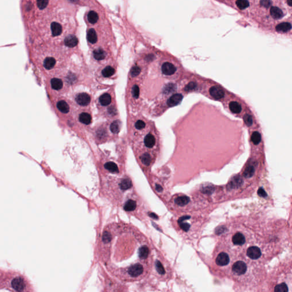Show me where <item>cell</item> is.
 I'll return each instance as SVG.
<instances>
[{"label": "cell", "mask_w": 292, "mask_h": 292, "mask_svg": "<svg viewBox=\"0 0 292 292\" xmlns=\"http://www.w3.org/2000/svg\"><path fill=\"white\" fill-rule=\"evenodd\" d=\"M145 272L144 266L140 263L131 265L126 268L125 273L130 278H138L143 275Z\"/></svg>", "instance_id": "6da1fadb"}, {"label": "cell", "mask_w": 292, "mask_h": 292, "mask_svg": "<svg viewBox=\"0 0 292 292\" xmlns=\"http://www.w3.org/2000/svg\"><path fill=\"white\" fill-rule=\"evenodd\" d=\"M246 265L243 261H237L232 266V272L238 276L244 274L246 272Z\"/></svg>", "instance_id": "7a4b0ae2"}, {"label": "cell", "mask_w": 292, "mask_h": 292, "mask_svg": "<svg viewBox=\"0 0 292 292\" xmlns=\"http://www.w3.org/2000/svg\"><path fill=\"white\" fill-rule=\"evenodd\" d=\"M12 286L16 291L22 292L26 288V284L21 277H16L12 280Z\"/></svg>", "instance_id": "3957f363"}, {"label": "cell", "mask_w": 292, "mask_h": 292, "mask_svg": "<svg viewBox=\"0 0 292 292\" xmlns=\"http://www.w3.org/2000/svg\"><path fill=\"white\" fill-rule=\"evenodd\" d=\"M246 254L252 260H257L261 256V250L256 246H250L247 249Z\"/></svg>", "instance_id": "277c9868"}, {"label": "cell", "mask_w": 292, "mask_h": 292, "mask_svg": "<svg viewBox=\"0 0 292 292\" xmlns=\"http://www.w3.org/2000/svg\"><path fill=\"white\" fill-rule=\"evenodd\" d=\"M176 67L170 62L164 63L162 66V71L165 75H172L175 73Z\"/></svg>", "instance_id": "5b68a950"}, {"label": "cell", "mask_w": 292, "mask_h": 292, "mask_svg": "<svg viewBox=\"0 0 292 292\" xmlns=\"http://www.w3.org/2000/svg\"><path fill=\"white\" fill-rule=\"evenodd\" d=\"M210 94L212 97L216 100L220 99L224 97V91L221 88L217 86H212L210 89Z\"/></svg>", "instance_id": "8992f818"}, {"label": "cell", "mask_w": 292, "mask_h": 292, "mask_svg": "<svg viewBox=\"0 0 292 292\" xmlns=\"http://www.w3.org/2000/svg\"><path fill=\"white\" fill-rule=\"evenodd\" d=\"M91 98L86 93H81L78 94L76 97V101L79 105L85 106L90 103Z\"/></svg>", "instance_id": "52a82bcc"}, {"label": "cell", "mask_w": 292, "mask_h": 292, "mask_svg": "<svg viewBox=\"0 0 292 292\" xmlns=\"http://www.w3.org/2000/svg\"><path fill=\"white\" fill-rule=\"evenodd\" d=\"M216 262L219 266H226L230 263V257L227 253L222 252L216 258Z\"/></svg>", "instance_id": "ba28073f"}, {"label": "cell", "mask_w": 292, "mask_h": 292, "mask_svg": "<svg viewBox=\"0 0 292 292\" xmlns=\"http://www.w3.org/2000/svg\"><path fill=\"white\" fill-rule=\"evenodd\" d=\"M183 95L181 94H175L172 95L167 101V105L170 107H173L179 105L183 100Z\"/></svg>", "instance_id": "9c48e42d"}, {"label": "cell", "mask_w": 292, "mask_h": 292, "mask_svg": "<svg viewBox=\"0 0 292 292\" xmlns=\"http://www.w3.org/2000/svg\"><path fill=\"white\" fill-rule=\"evenodd\" d=\"M232 242L234 245L242 246L246 242V238L243 234L238 232L233 236Z\"/></svg>", "instance_id": "30bf717a"}, {"label": "cell", "mask_w": 292, "mask_h": 292, "mask_svg": "<svg viewBox=\"0 0 292 292\" xmlns=\"http://www.w3.org/2000/svg\"><path fill=\"white\" fill-rule=\"evenodd\" d=\"M137 206L136 202L135 200L130 199L127 200L124 204L123 208L126 212H133L135 210Z\"/></svg>", "instance_id": "8fae6325"}, {"label": "cell", "mask_w": 292, "mask_h": 292, "mask_svg": "<svg viewBox=\"0 0 292 292\" xmlns=\"http://www.w3.org/2000/svg\"><path fill=\"white\" fill-rule=\"evenodd\" d=\"M51 31L52 35L54 37L58 36L61 35L62 32V27L59 23L54 22L51 25Z\"/></svg>", "instance_id": "7c38bea8"}, {"label": "cell", "mask_w": 292, "mask_h": 292, "mask_svg": "<svg viewBox=\"0 0 292 292\" xmlns=\"http://www.w3.org/2000/svg\"><path fill=\"white\" fill-rule=\"evenodd\" d=\"M78 41L77 38L74 35H69L65 39V45L69 47H73L77 45Z\"/></svg>", "instance_id": "4fadbf2b"}, {"label": "cell", "mask_w": 292, "mask_h": 292, "mask_svg": "<svg viewBox=\"0 0 292 292\" xmlns=\"http://www.w3.org/2000/svg\"><path fill=\"white\" fill-rule=\"evenodd\" d=\"M119 187L123 191H126L133 187V183L131 180L129 178H124L121 180L119 183Z\"/></svg>", "instance_id": "5bb4252c"}, {"label": "cell", "mask_w": 292, "mask_h": 292, "mask_svg": "<svg viewBox=\"0 0 292 292\" xmlns=\"http://www.w3.org/2000/svg\"><path fill=\"white\" fill-rule=\"evenodd\" d=\"M190 201V199L189 197L186 196H178L176 198L174 202L176 205L179 206H184L186 205H187Z\"/></svg>", "instance_id": "9a60e30c"}, {"label": "cell", "mask_w": 292, "mask_h": 292, "mask_svg": "<svg viewBox=\"0 0 292 292\" xmlns=\"http://www.w3.org/2000/svg\"><path fill=\"white\" fill-rule=\"evenodd\" d=\"M270 13V15L274 19H280L283 17V12L280 8L276 6L272 7Z\"/></svg>", "instance_id": "2e32d148"}, {"label": "cell", "mask_w": 292, "mask_h": 292, "mask_svg": "<svg viewBox=\"0 0 292 292\" xmlns=\"http://www.w3.org/2000/svg\"><path fill=\"white\" fill-rule=\"evenodd\" d=\"M150 254V249L147 246H141L139 250V257L141 260H146L148 258Z\"/></svg>", "instance_id": "e0dca14e"}, {"label": "cell", "mask_w": 292, "mask_h": 292, "mask_svg": "<svg viewBox=\"0 0 292 292\" xmlns=\"http://www.w3.org/2000/svg\"><path fill=\"white\" fill-rule=\"evenodd\" d=\"M87 38L90 43L94 44L97 41V35L96 31L94 29H90L89 30L87 34Z\"/></svg>", "instance_id": "ac0fdd59"}, {"label": "cell", "mask_w": 292, "mask_h": 292, "mask_svg": "<svg viewBox=\"0 0 292 292\" xmlns=\"http://www.w3.org/2000/svg\"><path fill=\"white\" fill-rule=\"evenodd\" d=\"M57 107L58 109L62 113L66 114L70 110L69 106L67 104L66 102L65 101H60L57 104Z\"/></svg>", "instance_id": "d6986e66"}, {"label": "cell", "mask_w": 292, "mask_h": 292, "mask_svg": "<svg viewBox=\"0 0 292 292\" xmlns=\"http://www.w3.org/2000/svg\"><path fill=\"white\" fill-rule=\"evenodd\" d=\"M156 140L152 134H148L144 138V144L148 148H152L155 144Z\"/></svg>", "instance_id": "ffe728a7"}, {"label": "cell", "mask_w": 292, "mask_h": 292, "mask_svg": "<svg viewBox=\"0 0 292 292\" xmlns=\"http://www.w3.org/2000/svg\"><path fill=\"white\" fill-rule=\"evenodd\" d=\"M229 107L230 110L234 114H238L242 111V106L238 102H231L229 105Z\"/></svg>", "instance_id": "44dd1931"}, {"label": "cell", "mask_w": 292, "mask_h": 292, "mask_svg": "<svg viewBox=\"0 0 292 292\" xmlns=\"http://www.w3.org/2000/svg\"><path fill=\"white\" fill-rule=\"evenodd\" d=\"M276 29L277 31L285 33L289 31L292 29V25L289 22H283L278 24Z\"/></svg>", "instance_id": "7402d4cb"}, {"label": "cell", "mask_w": 292, "mask_h": 292, "mask_svg": "<svg viewBox=\"0 0 292 292\" xmlns=\"http://www.w3.org/2000/svg\"><path fill=\"white\" fill-rule=\"evenodd\" d=\"M56 63V61L54 58L48 57L45 59L43 62V66L47 70H50L53 69Z\"/></svg>", "instance_id": "603a6c76"}, {"label": "cell", "mask_w": 292, "mask_h": 292, "mask_svg": "<svg viewBox=\"0 0 292 292\" xmlns=\"http://www.w3.org/2000/svg\"><path fill=\"white\" fill-rule=\"evenodd\" d=\"M93 55L95 59L98 61H101L105 58L106 53L103 49L99 48L94 51Z\"/></svg>", "instance_id": "cb8c5ba5"}, {"label": "cell", "mask_w": 292, "mask_h": 292, "mask_svg": "<svg viewBox=\"0 0 292 292\" xmlns=\"http://www.w3.org/2000/svg\"><path fill=\"white\" fill-rule=\"evenodd\" d=\"M51 86L54 90H61L63 87L62 81L58 78H53L51 80Z\"/></svg>", "instance_id": "d4e9b609"}, {"label": "cell", "mask_w": 292, "mask_h": 292, "mask_svg": "<svg viewBox=\"0 0 292 292\" xmlns=\"http://www.w3.org/2000/svg\"><path fill=\"white\" fill-rule=\"evenodd\" d=\"M99 102L102 106L109 105L111 102V97L109 94H104L99 98Z\"/></svg>", "instance_id": "484cf974"}, {"label": "cell", "mask_w": 292, "mask_h": 292, "mask_svg": "<svg viewBox=\"0 0 292 292\" xmlns=\"http://www.w3.org/2000/svg\"><path fill=\"white\" fill-rule=\"evenodd\" d=\"M105 168L107 170H108L111 173L116 174L119 172V168L118 167L117 164L112 162H109L106 163L105 164Z\"/></svg>", "instance_id": "4316f807"}, {"label": "cell", "mask_w": 292, "mask_h": 292, "mask_svg": "<svg viewBox=\"0 0 292 292\" xmlns=\"http://www.w3.org/2000/svg\"><path fill=\"white\" fill-rule=\"evenodd\" d=\"M79 121L85 125H89L91 121V117L89 114L83 113L81 114L79 118Z\"/></svg>", "instance_id": "83f0119b"}, {"label": "cell", "mask_w": 292, "mask_h": 292, "mask_svg": "<svg viewBox=\"0 0 292 292\" xmlns=\"http://www.w3.org/2000/svg\"><path fill=\"white\" fill-rule=\"evenodd\" d=\"M87 19L89 22L91 24H94L97 23L98 20L99 19V17L97 13L95 11H90L87 14Z\"/></svg>", "instance_id": "f1b7e54d"}, {"label": "cell", "mask_w": 292, "mask_h": 292, "mask_svg": "<svg viewBox=\"0 0 292 292\" xmlns=\"http://www.w3.org/2000/svg\"><path fill=\"white\" fill-rule=\"evenodd\" d=\"M255 172V168L252 165H249L246 168L244 172V176L246 178H250L253 176Z\"/></svg>", "instance_id": "f546056e"}, {"label": "cell", "mask_w": 292, "mask_h": 292, "mask_svg": "<svg viewBox=\"0 0 292 292\" xmlns=\"http://www.w3.org/2000/svg\"><path fill=\"white\" fill-rule=\"evenodd\" d=\"M115 73V69L111 66L105 67L102 72V74L105 77H110Z\"/></svg>", "instance_id": "4dcf8cb0"}, {"label": "cell", "mask_w": 292, "mask_h": 292, "mask_svg": "<svg viewBox=\"0 0 292 292\" xmlns=\"http://www.w3.org/2000/svg\"><path fill=\"white\" fill-rule=\"evenodd\" d=\"M141 160H142V163L145 165L146 166H148L150 165V164L151 163L152 159H151V157L150 155V154H148V153H146V154H144L143 155H142V156L141 157Z\"/></svg>", "instance_id": "1f68e13d"}, {"label": "cell", "mask_w": 292, "mask_h": 292, "mask_svg": "<svg viewBox=\"0 0 292 292\" xmlns=\"http://www.w3.org/2000/svg\"><path fill=\"white\" fill-rule=\"evenodd\" d=\"M251 140L255 145L259 144L261 140V136L260 134L258 132H257V131L254 132L252 134V136H251Z\"/></svg>", "instance_id": "d6a6232c"}, {"label": "cell", "mask_w": 292, "mask_h": 292, "mask_svg": "<svg viewBox=\"0 0 292 292\" xmlns=\"http://www.w3.org/2000/svg\"><path fill=\"white\" fill-rule=\"evenodd\" d=\"M236 5L240 9L243 10L249 6V1L248 0H237Z\"/></svg>", "instance_id": "836d02e7"}, {"label": "cell", "mask_w": 292, "mask_h": 292, "mask_svg": "<svg viewBox=\"0 0 292 292\" xmlns=\"http://www.w3.org/2000/svg\"><path fill=\"white\" fill-rule=\"evenodd\" d=\"M274 292H288V286L285 283H281V284L277 285L274 289Z\"/></svg>", "instance_id": "e575fe53"}, {"label": "cell", "mask_w": 292, "mask_h": 292, "mask_svg": "<svg viewBox=\"0 0 292 292\" xmlns=\"http://www.w3.org/2000/svg\"><path fill=\"white\" fill-rule=\"evenodd\" d=\"M120 125H121V123L119 121H114L110 126L111 131L114 134L118 133L120 130Z\"/></svg>", "instance_id": "d590c367"}, {"label": "cell", "mask_w": 292, "mask_h": 292, "mask_svg": "<svg viewBox=\"0 0 292 292\" xmlns=\"http://www.w3.org/2000/svg\"><path fill=\"white\" fill-rule=\"evenodd\" d=\"M155 268H156L157 272L159 274L163 275L166 273V271L164 270L163 266L159 260H156L155 262Z\"/></svg>", "instance_id": "8d00e7d4"}, {"label": "cell", "mask_w": 292, "mask_h": 292, "mask_svg": "<svg viewBox=\"0 0 292 292\" xmlns=\"http://www.w3.org/2000/svg\"><path fill=\"white\" fill-rule=\"evenodd\" d=\"M37 4L39 9H44L49 4V0H37Z\"/></svg>", "instance_id": "74e56055"}, {"label": "cell", "mask_w": 292, "mask_h": 292, "mask_svg": "<svg viewBox=\"0 0 292 292\" xmlns=\"http://www.w3.org/2000/svg\"><path fill=\"white\" fill-rule=\"evenodd\" d=\"M244 121L246 125L248 126H251L253 124V119L251 115L249 114H246L244 117Z\"/></svg>", "instance_id": "f35d334b"}, {"label": "cell", "mask_w": 292, "mask_h": 292, "mask_svg": "<svg viewBox=\"0 0 292 292\" xmlns=\"http://www.w3.org/2000/svg\"><path fill=\"white\" fill-rule=\"evenodd\" d=\"M178 223L179 224L180 226V228L182 229V230L185 231V232H188L189 230H190V228L191 226L188 224V223H187V222H184L183 221H180V222H178Z\"/></svg>", "instance_id": "ab89813d"}, {"label": "cell", "mask_w": 292, "mask_h": 292, "mask_svg": "<svg viewBox=\"0 0 292 292\" xmlns=\"http://www.w3.org/2000/svg\"><path fill=\"white\" fill-rule=\"evenodd\" d=\"M140 73V69L139 67L134 66L131 70V75L132 77H136Z\"/></svg>", "instance_id": "60d3db41"}, {"label": "cell", "mask_w": 292, "mask_h": 292, "mask_svg": "<svg viewBox=\"0 0 292 292\" xmlns=\"http://www.w3.org/2000/svg\"><path fill=\"white\" fill-rule=\"evenodd\" d=\"M132 94L133 97L135 98H138L139 95V88L137 85H134L133 86L132 89Z\"/></svg>", "instance_id": "b9f144b4"}, {"label": "cell", "mask_w": 292, "mask_h": 292, "mask_svg": "<svg viewBox=\"0 0 292 292\" xmlns=\"http://www.w3.org/2000/svg\"><path fill=\"white\" fill-rule=\"evenodd\" d=\"M135 127L138 130H142L145 127V123L143 121H137L135 123Z\"/></svg>", "instance_id": "7bdbcfd3"}, {"label": "cell", "mask_w": 292, "mask_h": 292, "mask_svg": "<svg viewBox=\"0 0 292 292\" xmlns=\"http://www.w3.org/2000/svg\"><path fill=\"white\" fill-rule=\"evenodd\" d=\"M258 195H259L261 198H266L267 197V194L266 193L265 190L262 188H260L257 192Z\"/></svg>", "instance_id": "ee69618b"}, {"label": "cell", "mask_w": 292, "mask_h": 292, "mask_svg": "<svg viewBox=\"0 0 292 292\" xmlns=\"http://www.w3.org/2000/svg\"><path fill=\"white\" fill-rule=\"evenodd\" d=\"M260 4L262 6L265 8H268L271 4V2L270 0H261Z\"/></svg>", "instance_id": "f6af8a7d"}, {"label": "cell", "mask_w": 292, "mask_h": 292, "mask_svg": "<svg viewBox=\"0 0 292 292\" xmlns=\"http://www.w3.org/2000/svg\"><path fill=\"white\" fill-rule=\"evenodd\" d=\"M196 87V84L194 82H191L190 83H189L186 87V90H192L194 89H195V87Z\"/></svg>", "instance_id": "bcb514c9"}, {"label": "cell", "mask_w": 292, "mask_h": 292, "mask_svg": "<svg viewBox=\"0 0 292 292\" xmlns=\"http://www.w3.org/2000/svg\"><path fill=\"white\" fill-rule=\"evenodd\" d=\"M156 191L158 192H161V191L163 190V188L162 187H161L159 185H156Z\"/></svg>", "instance_id": "7dc6e473"}, {"label": "cell", "mask_w": 292, "mask_h": 292, "mask_svg": "<svg viewBox=\"0 0 292 292\" xmlns=\"http://www.w3.org/2000/svg\"><path fill=\"white\" fill-rule=\"evenodd\" d=\"M288 3L289 6L292 5V0H288Z\"/></svg>", "instance_id": "c3c4849f"}, {"label": "cell", "mask_w": 292, "mask_h": 292, "mask_svg": "<svg viewBox=\"0 0 292 292\" xmlns=\"http://www.w3.org/2000/svg\"><path fill=\"white\" fill-rule=\"evenodd\" d=\"M71 1H73V2H75L77 0H71Z\"/></svg>", "instance_id": "681fc988"}]
</instances>
